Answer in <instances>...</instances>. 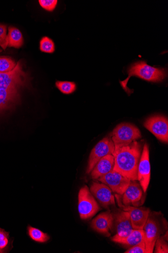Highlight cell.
<instances>
[{
    "mask_svg": "<svg viewBox=\"0 0 168 253\" xmlns=\"http://www.w3.org/2000/svg\"><path fill=\"white\" fill-rule=\"evenodd\" d=\"M142 149V143L137 141L115 148L112 154L114 159L113 170L131 180H137L138 166Z\"/></svg>",
    "mask_w": 168,
    "mask_h": 253,
    "instance_id": "cell-1",
    "label": "cell"
},
{
    "mask_svg": "<svg viewBox=\"0 0 168 253\" xmlns=\"http://www.w3.org/2000/svg\"><path fill=\"white\" fill-rule=\"evenodd\" d=\"M128 74L129 77L127 79L120 81V84L129 95L133 91L127 86V84L132 77H136L153 83L162 82L167 77V69L151 66L144 61H138L131 65L128 69Z\"/></svg>",
    "mask_w": 168,
    "mask_h": 253,
    "instance_id": "cell-2",
    "label": "cell"
},
{
    "mask_svg": "<svg viewBox=\"0 0 168 253\" xmlns=\"http://www.w3.org/2000/svg\"><path fill=\"white\" fill-rule=\"evenodd\" d=\"M167 221L161 212H150L143 228L146 253H153L156 241L167 231Z\"/></svg>",
    "mask_w": 168,
    "mask_h": 253,
    "instance_id": "cell-3",
    "label": "cell"
},
{
    "mask_svg": "<svg viewBox=\"0 0 168 253\" xmlns=\"http://www.w3.org/2000/svg\"><path fill=\"white\" fill-rule=\"evenodd\" d=\"M110 135L115 148L128 145L141 137L139 129L129 123H123L117 126Z\"/></svg>",
    "mask_w": 168,
    "mask_h": 253,
    "instance_id": "cell-4",
    "label": "cell"
},
{
    "mask_svg": "<svg viewBox=\"0 0 168 253\" xmlns=\"http://www.w3.org/2000/svg\"><path fill=\"white\" fill-rule=\"evenodd\" d=\"M78 201V211L82 219L91 218L101 210L100 205L87 186L80 189Z\"/></svg>",
    "mask_w": 168,
    "mask_h": 253,
    "instance_id": "cell-5",
    "label": "cell"
},
{
    "mask_svg": "<svg viewBox=\"0 0 168 253\" xmlns=\"http://www.w3.org/2000/svg\"><path fill=\"white\" fill-rule=\"evenodd\" d=\"M115 196L120 209L129 213L133 228L143 229L151 212L150 210L146 208L125 206L122 202L121 195L116 194Z\"/></svg>",
    "mask_w": 168,
    "mask_h": 253,
    "instance_id": "cell-6",
    "label": "cell"
},
{
    "mask_svg": "<svg viewBox=\"0 0 168 253\" xmlns=\"http://www.w3.org/2000/svg\"><path fill=\"white\" fill-rule=\"evenodd\" d=\"M114 150L115 146L111 135L104 137L92 149L89 156L86 173H90L102 158L112 155Z\"/></svg>",
    "mask_w": 168,
    "mask_h": 253,
    "instance_id": "cell-7",
    "label": "cell"
},
{
    "mask_svg": "<svg viewBox=\"0 0 168 253\" xmlns=\"http://www.w3.org/2000/svg\"><path fill=\"white\" fill-rule=\"evenodd\" d=\"M150 153L147 144L144 145L137 169V180L144 193H146L151 179Z\"/></svg>",
    "mask_w": 168,
    "mask_h": 253,
    "instance_id": "cell-8",
    "label": "cell"
},
{
    "mask_svg": "<svg viewBox=\"0 0 168 253\" xmlns=\"http://www.w3.org/2000/svg\"><path fill=\"white\" fill-rule=\"evenodd\" d=\"M143 126L161 142L168 143V120L166 117L162 116L151 117L144 123Z\"/></svg>",
    "mask_w": 168,
    "mask_h": 253,
    "instance_id": "cell-9",
    "label": "cell"
},
{
    "mask_svg": "<svg viewBox=\"0 0 168 253\" xmlns=\"http://www.w3.org/2000/svg\"><path fill=\"white\" fill-rule=\"evenodd\" d=\"M114 193L122 196L130 185L131 180L112 170L98 179Z\"/></svg>",
    "mask_w": 168,
    "mask_h": 253,
    "instance_id": "cell-10",
    "label": "cell"
},
{
    "mask_svg": "<svg viewBox=\"0 0 168 253\" xmlns=\"http://www.w3.org/2000/svg\"><path fill=\"white\" fill-rule=\"evenodd\" d=\"M113 216L112 230L121 237L129 236L134 229L128 212L117 209L111 212Z\"/></svg>",
    "mask_w": 168,
    "mask_h": 253,
    "instance_id": "cell-11",
    "label": "cell"
},
{
    "mask_svg": "<svg viewBox=\"0 0 168 253\" xmlns=\"http://www.w3.org/2000/svg\"><path fill=\"white\" fill-rule=\"evenodd\" d=\"M24 79H25V73L22 70L20 61H19L11 72L0 74V89L19 88L25 82Z\"/></svg>",
    "mask_w": 168,
    "mask_h": 253,
    "instance_id": "cell-12",
    "label": "cell"
},
{
    "mask_svg": "<svg viewBox=\"0 0 168 253\" xmlns=\"http://www.w3.org/2000/svg\"><path fill=\"white\" fill-rule=\"evenodd\" d=\"M140 184L136 180H131L130 185L121 197L122 202L125 206L140 207L145 201L146 196Z\"/></svg>",
    "mask_w": 168,
    "mask_h": 253,
    "instance_id": "cell-13",
    "label": "cell"
},
{
    "mask_svg": "<svg viewBox=\"0 0 168 253\" xmlns=\"http://www.w3.org/2000/svg\"><path fill=\"white\" fill-rule=\"evenodd\" d=\"M90 192L105 209H109L111 206H115V199L112 191L105 184L93 182Z\"/></svg>",
    "mask_w": 168,
    "mask_h": 253,
    "instance_id": "cell-14",
    "label": "cell"
},
{
    "mask_svg": "<svg viewBox=\"0 0 168 253\" xmlns=\"http://www.w3.org/2000/svg\"><path fill=\"white\" fill-rule=\"evenodd\" d=\"M113 216L111 211L103 212L96 217L91 222V226L95 231L106 237L111 236L112 231Z\"/></svg>",
    "mask_w": 168,
    "mask_h": 253,
    "instance_id": "cell-15",
    "label": "cell"
},
{
    "mask_svg": "<svg viewBox=\"0 0 168 253\" xmlns=\"http://www.w3.org/2000/svg\"><path fill=\"white\" fill-rule=\"evenodd\" d=\"M114 159L112 155H106L102 158L91 171V176L98 179L113 170Z\"/></svg>",
    "mask_w": 168,
    "mask_h": 253,
    "instance_id": "cell-16",
    "label": "cell"
},
{
    "mask_svg": "<svg viewBox=\"0 0 168 253\" xmlns=\"http://www.w3.org/2000/svg\"><path fill=\"white\" fill-rule=\"evenodd\" d=\"M111 240L130 248L144 241V231L143 229H134L129 236L123 237L115 235Z\"/></svg>",
    "mask_w": 168,
    "mask_h": 253,
    "instance_id": "cell-17",
    "label": "cell"
},
{
    "mask_svg": "<svg viewBox=\"0 0 168 253\" xmlns=\"http://www.w3.org/2000/svg\"><path fill=\"white\" fill-rule=\"evenodd\" d=\"M18 99V88L0 89V111L10 107Z\"/></svg>",
    "mask_w": 168,
    "mask_h": 253,
    "instance_id": "cell-18",
    "label": "cell"
},
{
    "mask_svg": "<svg viewBox=\"0 0 168 253\" xmlns=\"http://www.w3.org/2000/svg\"><path fill=\"white\" fill-rule=\"evenodd\" d=\"M23 38L21 32L14 27H9L6 41L2 48L5 50L7 47L19 48L23 44Z\"/></svg>",
    "mask_w": 168,
    "mask_h": 253,
    "instance_id": "cell-19",
    "label": "cell"
},
{
    "mask_svg": "<svg viewBox=\"0 0 168 253\" xmlns=\"http://www.w3.org/2000/svg\"><path fill=\"white\" fill-rule=\"evenodd\" d=\"M16 65V62L11 58L0 57V74L11 72L14 70Z\"/></svg>",
    "mask_w": 168,
    "mask_h": 253,
    "instance_id": "cell-20",
    "label": "cell"
},
{
    "mask_svg": "<svg viewBox=\"0 0 168 253\" xmlns=\"http://www.w3.org/2000/svg\"><path fill=\"white\" fill-rule=\"evenodd\" d=\"M29 232L31 238L36 242L44 243L50 239L49 236L34 227L29 226Z\"/></svg>",
    "mask_w": 168,
    "mask_h": 253,
    "instance_id": "cell-21",
    "label": "cell"
},
{
    "mask_svg": "<svg viewBox=\"0 0 168 253\" xmlns=\"http://www.w3.org/2000/svg\"><path fill=\"white\" fill-rule=\"evenodd\" d=\"M56 86L64 94L68 95L74 93L76 89V84L74 82L57 81Z\"/></svg>",
    "mask_w": 168,
    "mask_h": 253,
    "instance_id": "cell-22",
    "label": "cell"
},
{
    "mask_svg": "<svg viewBox=\"0 0 168 253\" xmlns=\"http://www.w3.org/2000/svg\"><path fill=\"white\" fill-rule=\"evenodd\" d=\"M168 232H166V235L160 236L156 241L155 248L154 253H168Z\"/></svg>",
    "mask_w": 168,
    "mask_h": 253,
    "instance_id": "cell-23",
    "label": "cell"
},
{
    "mask_svg": "<svg viewBox=\"0 0 168 253\" xmlns=\"http://www.w3.org/2000/svg\"><path fill=\"white\" fill-rule=\"evenodd\" d=\"M40 49L43 52L53 53L55 51V43L52 40L44 37L40 42Z\"/></svg>",
    "mask_w": 168,
    "mask_h": 253,
    "instance_id": "cell-24",
    "label": "cell"
},
{
    "mask_svg": "<svg viewBox=\"0 0 168 253\" xmlns=\"http://www.w3.org/2000/svg\"><path fill=\"white\" fill-rule=\"evenodd\" d=\"M38 2L40 5L48 11H54L58 4L57 0H39Z\"/></svg>",
    "mask_w": 168,
    "mask_h": 253,
    "instance_id": "cell-25",
    "label": "cell"
},
{
    "mask_svg": "<svg viewBox=\"0 0 168 253\" xmlns=\"http://www.w3.org/2000/svg\"><path fill=\"white\" fill-rule=\"evenodd\" d=\"M125 253H146L145 242H142L130 248Z\"/></svg>",
    "mask_w": 168,
    "mask_h": 253,
    "instance_id": "cell-26",
    "label": "cell"
},
{
    "mask_svg": "<svg viewBox=\"0 0 168 253\" xmlns=\"http://www.w3.org/2000/svg\"><path fill=\"white\" fill-rule=\"evenodd\" d=\"M7 27L0 25V46L2 47L5 42L7 38Z\"/></svg>",
    "mask_w": 168,
    "mask_h": 253,
    "instance_id": "cell-27",
    "label": "cell"
},
{
    "mask_svg": "<svg viewBox=\"0 0 168 253\" xmlns=\"http://www.w3.org/2000/svg\"><path fill=\"white\" fill-rule=\"evenodd\" d=\"M8 244V239L0 240V252H2L6 247Z\"/></svg>",
    "mask_w": 168,
    "mask_h": 253,
    "instance_id": "cell-28",
    "label": "cell"
},
{
    "mask_svg": "<svg viewBox=\"0 0 168 253\" xmlns=\"http://www.w3.org/2000/svg\"><path fill=\"white\" fill-rule=\"evenodd\" d=\"M9 234L4 231L3 229H0V240L8 239Z\"/></svg>",
    "mask_w": 168,
    "mask_h": 253,
    "instance_id": "cell-29",
    "label": "cell"
},
{
    "mask_svg": "<svg viewBox=\"0 0 168 253\" xmlns=\"http://www.w3.org/2000/svg\"><path fill=\"white\" fill-rule=\"evenodd\" d=\"M2 51V50L0 49V52H1Z\"/></svg>",
    "mask_w": 168,
    "mask_h": 253,
    "instance_id": "cell-30",
    "label": "cell"
}]
</instances>
